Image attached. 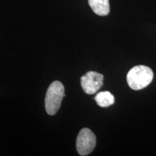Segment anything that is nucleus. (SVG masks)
<instances>
[{
    "label": "nucleus",
    "instance_id": "f257e3e1",
    "mask_svg": "<svg viewBox=\"0 0 156 156\" xmlns=\"http://www.w3.org/2000/svg\"><path fill=\"white\" fill-rule=\"evenodd\" d=\"M153 79V72L147 66H135L129 71L126 80L130 88L139 90L149 85Z\"/></svg>",
    "mask_w": 156,
    "mask_h": 156
},
{
    "label": "nucleus",
    "instance_id": "f03ea898",
    "mask_svg": "<svg viewBox=\"0 0 156 156\" xmlns=\"http://www.w3.org/2000/svg\"><path fill=\"white\" fill-rule=\"evenodd\" d=\"M64 96V87L61 82L54 81L51 84L45 98V107L48 114H56L60 108Z\"/></svg>",
    "mask_w": 156,
    "mask_h": 156
},
{
    "label": "nucleus",
    "instance_id": "7ed1b4c3",
    "mask_svg": "<svg viewBox=\"0 0 156 156\" xmlns=\"http://www.w3.org/2000/svg\"><path fill=\"white\" fill-rule=\"evenodd\" d=\"M96 145V137L94 133L87 128H84L78 134L76 142L77 153L82 156L89 155Z\"/></svg>",
    "mask_w": 156,
    "mask_h": 156
},
{
    "label": "nucleus",
    "instance_id": "20e7f679",
    "mask_svg": "<svg viewBox=\"0 0 156 156\" xmlns=\"http://www.w3.org/2000/svg\"><path fill=\"white\" fill-rule=\"evenodd\" d=\"M103 75L96 72H88L80 79L81 86L86 94H94L103 86Z\"/></svg>",
    "mask_w": 156,
    "mask_h": 156
},
{
    "label": "nucleus",
    "instance_id": "39448f33",
    "mask_svg": "<svg viewBox=\"0 0 156 156\" xmlns=\"http://www.w3.org/2000/svg\"><path fill=\"white\" fill-rule=\"evenodd\" d=\"M90 7L95 14L106 16L110 12L109 0H88Z\"/></svg>",
    "mask_w": 156,
    "mask_h": 156
},
{
    "label": "nucleus",
    "instance_id": "423d86ee",
    "mask_svg": "<svg viewBox=\"0 0 156 156\" xmlns=\"http://www.w3.org/2000/svg\"><path fill=\"white\" fill-rule=\"evenodd\" d=\"M95 100L99 106L106 108L114 104L115 98L108 91H103V92L98 93L96 96L95 97Z\"/></svg>",
    "mask_w": 156,
    "mask_h": 156
}]
</instances>
